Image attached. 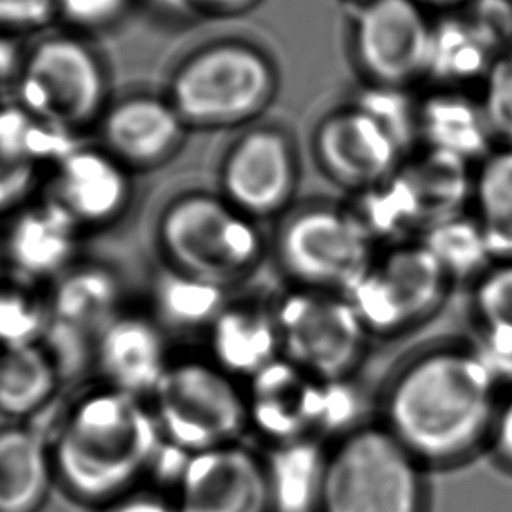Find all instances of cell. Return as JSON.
Instances as JSON below:
<instances>
[{"label": "cell", "instance_id": "cell-1", "mask_svg": "<svg viewBox=\"0 0 512 512\" xmlns=\"http://www.w3.org/2000/svg\"><path fill=\"white\" fill-rule=\"evenodd\" d=\"M502 397L474 344H441L393 374L377 421L425 469L451 467L488 446Z\"/></svg>", "mask_w": 512, "mask_h": 512}, {"label": "cell", "instance_id": "cell-2", "mask_svg": "<svg viewBox=\"0 0 512 512\" xmlns=\"http://www.w3.org/2000/svg\"><path fill=\"white\" fill-rule=\"evenodd\" d=\"M50 444L58 486L97 509L137 490L165 442L148 400L100 384L65 409Z\"/></svg>", "mask_w": 512, "mask_h": 512}, {"label": "cell", "instance_id": "cell-3", "mask_svg": "<svg viewBox=\"0 0 512 512\" xmlns=\"http://www.w3.org/2000/svg\"><path fill=\"white\" fill-rule=\"evenodd\" d=\"M316 512H427L425 467L379 423L328 446Z\"/></svg>", "mask_w": 512, "mask_h": 512}, {"label": "cell", "instance_id": "cell-4", "mask_svg": "<svg viewBox=\"0 0 512 512\" xmlns=\"http://www.w3.org/2000/svg\"><path fill=\"white\" fill-rule=\"evenodd\" d=\"M157 239L165 265L228 290L251 278L265 256L255 220L204 193L172 200L158 218Z\"/></svg>", "mask_w": 512, "mask_h": 512}, {"label": "cell", "instance_id": "cell-5", "mask_svg": "<svg viewBox=\"0 0 512 512\" xmlns=\"http://www.w3.org/2000/svg\"><path fill=\"white\" fill-rule=\"evenodd\" d=\"M148 402L165 444L186 455L242 442L249 432L244 386L209 358L171 362Z\"/></svg>", "mask_w": 512, "mask_h": 512}, {"label": "cell", "instance_id": "cell-6", "mask_svg": "<svg viewBox=\"0 0 512 512\" xmlns=\"http://www.w3.org/2000/svg\"><path fill=\"white\" fill-rule=\"evenodd\" d=\"M274 313L288 362L323 381L355 376L372 335L348 295L290 286Z\"/></svg>", "mask_w": 512, "mask_h": 512}, {"label": "cell", "instance_id": "cell-7", "mask_svg": "<svg viewBox=\"0 0 512 512\" xmlns=\"http://www.w3.org/2000/svg\"><path fill=\"white\" fill-rule=\"evenodd\" d=\"M271 93L264 58L241 44H216L174 72L169 102L186 127H225L258 113Z\"/></svg>", "mask_w": 512, "mask_h": 512}, {"label": "cell", "instance_id": "cell-8", "mask_svg": "<svg viewBox=\"0 0 512 512\" xmlns=\"http://www.w3.org/2000/svg\"><path fill=\"white\" fill-rule=\"evenodd\" d=\"M453 285L423 242H402L377 253L348 297L372 337H393L439 313Z\"/></svg>", "mask_w": 512, "mask_h": 512}, {"label": "cell", "instance_id": "cell-9", "mask_svg": "<svg viewBox=\"0 0 512 512\" xmlns=\"http://www.w3.org/2000/svg\"><path fill=\"white\" fill-rule=\"evenodd\" d=\"M376 241L355 214L314 209L295 216L276 244L278 264L295 288L348 295L376 258Z\"/></svg>", "mask_w": 512, "mask_h": 512}, {"label": "cell", "instance_id": "cell-10", "mask_svg": "<svg viewBox=\"0 0 512 512\" xmlns=\"http://www.w3.org/2000/svg\"><path fill=\"white\" fill-rule=\"evenodd\" d=\"M18 81L25 109L72 134L104 114L106 74L90 46L76 37L37 44L23 60Z\"/></svg>", "mask_w": 512, "mask_h": 512}, {"label": "cell", "instance_id": "cell-11", "mask_svg": "<svg viewBox=\"0 0 512 512\" xmlns=\"http://www.w3.org/2000/svg\"><path fill=\"white\" fill-rule=\"evenodd\" d=\"M176 488L179 512H274L264 456L242 442L188 456Z\"/></svg>", "mask_w": 512, "mask_h": 512}, {"label": "cell", "instance_id": "cell-12", "mask_svg": "<svg viewBox=\"0 0 512 512\" xmlns=\"http://www.w3.org/2000/svg\"><path fill=\"white\" fill-rule=\"evenodd\" d=\"M249 430L269 446L320 439L323 379L309 376L286 358H278L244 383Z\"/></svg>", "mask_w": 512, "mask_h": 512}, {"label": "cell", "instance_id": "cell-13", "mask_svg": "<svg viewBox=\"0 0 512 512\" xmlns=\"http://www.w3.org/2000/svg\"><path fill=\"white\" fill-rule=\"evenodd\" d=\"M432 36L413 0H374L358 22V53L374 78L397 85L428 69Z\"/></svg>", "mask_w": 512, "mask_h": 512}, {"label": "cell", "instance_id": "cell-14", "mask_svg": "<svg viewBox=\"0 0 512 512\" xmlns=\"http://www.w3.org/2000/svg\"><path fill=\"white\" fill-rule=\"evenodd\" d=\"M171 365L164 328L155 318L121 311L95 342L93 367L102 386L150 400Z\"/></svg>", "mask_w": 512, "mask_h": 512}, {"label": "cell", "instance_id": "cell-15", "mask_svg": "<svg viewBox=\"0 0 512 512\" xmlns=\"http://www.w3.org/2000/svg\"><path fill=\"white\" fill-rule=\"evenodd\" d=\"M50 199L83 230L106 227L130 206L128 167L106 150L76 148L58 164Z\"/></svg>", "mask_w": 512, "mask_h": 512}, {"label": "cell", "instance_id": "cell-16", "mask_svg": "<svg viewBox=\"0 0 512 512\" xmlns=\"http://www.w3.org/2000/svg\"><path fill=\"white\" fill-rule=\"evenodd\" d=\"M81 232L83 228L51 199L23 207L0 246L2 258L16 278L32 285L53 283L78 264Z\"/></svg>", "mask_w": 512, "mask_h": 512}, {"label": "cell", "instance_id": "cell-17", "mask_svg": "<svg viewBox=\"0 0 512 512\" xmlns=\"http://www.w3.org/2000/svg\"><path fill=\"white\" fill-rule=\"evenodd\" d=\"M227 200L251 220L286 206L293 192V164L285 139L271 130L244 137L223 169Z\"/></svg>", "mask_w": 512, "mask_h": 512}, {"label": "cell", "instance_id": "cell-18", "mask_svg": "<svg viewBox=\"0 0 512 512\" xmlns=\"http://www.w3.org/2000/svg\"><path fill=\"white\" fill-rule=\"evenodd\" d=\"M100 120L107 153L128 169L164 164L185 136V121L169 99L150 95L121 100L104 111Z\"/></svg>", "mask_w": 512, "mask_h": 512}, {"label": "cell", "instance_id": "cell-19", "mask_svg": "<svg viewBox=\"0 0 512 512\" xmlns=\"http://www.w3.org/2000/svg\"><path fill=\"white\" fill-rule=\"evenodd\" d=\"M206 334L209 360L244 383L281 358L274 302L228 300Z\"/></svg>", "mask_w": 512, "mask_h": 512}, {"label": "cell", "instance_id": "cell-20", "mask_svg": "<svg viewBox=\"0 0 512 512\" xmlns=\"http://www.w3.org/2000/svg\"><path fill=\"white\" fill-rule=\"evenodd\" d=\"M48 327L97 342L100 332L121 313L120 276L104 264L78 262L51 283Z\"/></svg>", "mask_w": 512, "mask_h": 512}, {"label": "cell", "instance_id": "cell-21", "mask_svg": "<svg viewBox=\"0 0 512 512\" xmlns=\"http://www.w3.org/2000/svg\"><path fill=\"white\" fill-rule=\"evenodd\" d=\"M318 146L332 174L355 185L386 178L402 150L392 134L362 109L330 118L321 128Z\"/></svg>", "mask_w": 512, "mask_h": 512}, {"label": "cell", "instance_id": "cell-22", "mask_svg": "<svg viewBox=\"0 0 512 512\" xmlns=\"http://www.w3.org/2000/svg\"><path fill=\"white\" fill-rule=\"evenodd\" d=\"M55 484L50 435L30 421L0 427V512H41Z\"/></svg>", "mask_w": 512, "mask_h": 512}, {"label": "cell", "instance_id": "cell-23", "mask_svg": "<svg viewBox=\"0 0 512 512\" xmlns=\"http://www.w3.org/2000/svg\"><path fill=\"white\" fill-rule=\"evenodd\" d=\"M474 348L502 386L512 381V260H498L472 281Z\"/></svg>", "mask_w": 512, "mask_h": 512}, {"label": "cell", "instance_id": "cell-24", "mask_svg": "<svg viewBox=\"0 0 512 512\" xmlns=\"http://www.w3.org/2000/svg\"><path fill=\"white\" fill-rule=\"evenodd\" d=\"M62 383L41 342L0 349V414L9 420H32L50 406Z\"/></svg>", "mask_w": 512, "mask_h": 512}, {"label": "cell", "instance_id": "cell-25", "mask_svg": "<svg viewBox=\"0 0 512 512\" xmlns=\"http://www.w3.org/2000/svg\"><path fill=\"white\" fill-rule=\"evenodd\" d=\"M328 446L314 437L269 446L264 460L274 512H316Z\"/></svg>", "mask_w": 512, "mask_h": 512}, {"label": "cell", "instance_id": "cell-26", "mask_svg": "<svg viewBox=\"0 0 512 512\" xmlns=\"http://www.w3.org/2000/svg\"><path fill=\"white\" fill-rule=\"evenodd\" d=\"M230 290L164 265L151 278V302L162 328L195 332L213 325L228 304Z\"/></svg>", "mask_w": 512, "mask_h": 512}, {"label": "cell", "instance_id": "cell-27", "mask_svg": "<svg viewBox=\"0 0 512 512\" xmlns=\"http://www.w3.org/2000/svg\"><path fill=\"white\" fill-rule=\"evenodd\" d=\"M74 148L72 132L37 118L22 104L0 107V160L37 165L60 164Z\"/></svg>", "mask_w": 512, "mask_h": 512}, {"label": "cell", "instance_id": "cell-28", "mask_svg": "<svg viewBox=\"0 0 512 512\" xmlns=\"http://www.w3.org/2000/svg\"><path fill=\"white\" fill-rule=\"evenodd\" d=\"M477 209L493 260H512V151L484 165L477 181Z\"/></svg>", "mask_w": 512, "mask_h": 512}, {"label": "cell", "instance_id": "cell-29", "mask_svg": "<svg viewBox=\"0 0 512 512\" xmlns=\"http://www.w3.org/2000/svg\"><path fill=\"white\" fill-rule=\"evenodd\" d=\"M449 278L455 281L481 276L495 260L477 221L463 220L458 214L428 227L421 239Z\"/></svg>", "mask_w": 512, "mask_h": 512}, {"label": "cell", "instance_id": "cell-30", "mask_svg": "<svg viewBox=\"0 0 512 512\" xmlns=\"http://www.w3.org/2000/svg\"><path fill=\"white\" fill-rule=\"evenodd\" d=\"M48 327V300L36 285L0 271V349L43 341Z\"/></svg>", "mask_w": 512, "mask_h": 512}, {"label": "cell", "instance_id": "cell-31", "mask_svg": "<svg viewBox=\"0 0 512 512\" xmlns=\"http://www.w3.org/2000/svg\"><path fill=\"white\" fill-rule=\"evenodd\" d=\"M425 125L439 153L460 162L483 148L486 127H490L484 113H477L469 102L460 99L432 102Z\"/></svg>", "mask_w": 512, "mask_h": 512}, {"label": "cell", "instance_id": "cell-32", "mask_svg": "<svg viewBox=\"0 0 512 512\" xmlns=\"http://www.w3.org/2000/svg\"><path fill=\"white\" fill-rule=\"evenodd\" d=\"M486 34L481 29L453 25L444 32H434L428 67H437L444 74H470L486 60Z\"/></svg>", "mask_w": 512, "mask_h": 512}, {"label": "cell", "instance_id": "cell-33", "mask_svg": "<svg viewBox=\"0 0 512 512\" xmlns=\"http://www.w3.org/2000/svg\"><path fill=\"white\" fill-rule=\"evenodd\" d=\"M484 116L491 130L512 143V53L500 58L488 72Z\"/></svg>", "mask_w": 512, "mask_h": 512}, {"label": "cell", "instance_id": "cell-34", "mask_svg": "<svg viewBox=\"0 0 512 512\" xmlns=\"http://www.w3.org/2000/svg\"><path fill=\"white\" fill-rule=\"evenodd\" d=\"M130 0H57V15L79 30L106 29L127 13Z\"/></svg>", "mask_w": 512, "mask_h": 512}, {"label": "cell", "instance_id": "cell-35", "mask_svg": "<svg viewBox=\"0 0 512 512\" xmlns=\"http://www.w3.org/2000/svg\"><path fill=\"white\" fill-rule=\"evenodd\" d=\"M57 15V0H0V30L43 29Z\"/></svg>", "mask_w": 512, "mask_h": 512}, {"label": "cell", "instance_id": "cell-36", "mask_svg": "<svg viewBox=\"0 0 512 512\" xmlns=\"http://www.w3.org/2000/svg\"><path fill=\"white\" fill-rule=\"evenodd\" d=\"M36 165L0 160V214L22 211L36 186Z\"/></svg>", "mask_w": 512, "mask_h": 512}, {"label": "cell", "instance_id": "cell-37", "mask_svg": "<svg viewBox=\"0 0 512 512\" xmlns=\"http://www.w3.org/2000/svg\"><path fill=\"white\" fill-rule=\"evenodd\" d=\"M488 446L495 460L512 472V392L502 397L493 420Z\"/></svg>", "mask_w": 512, "mask_h": 512}, {"label": "cell", "instance_id": "cell-38", "mask_svg": "<svg viewBox=\"0 0 512 512\" xmlns=\"http://www.w3.org/2000/svg\"><path fill=\"white\" fill-rule=\"evenodd\" d=\"M97 512H179L176 500L160 495L158 491L137 490L114 498L97 507Z\"/></svg>", "mask_w": 512, "mask_h": 512}, {"label": "cell", "instance_id": "cell-39", "mask_svg": "<svg viewBox=\"0 0 512 512\" xmlns=\"http://www.w3.org/2000/svg\"><path fill=\"white\" fill-rule=\"evenodd\" d=\"M23 60L25 57H22L15 39L0 30V85L20 76Z\"/></svg>", "mask_w": 512, "mask_h": 512}, {"label": "cell", "instance_id": "cell-40", "mask_svg": "<svg viewBox=\"0 0 512 512\" xmlns=\"http://www.w3.org/2000/svg\"><path fill=\"white\" fill-rule=\"evenodd\" d=\"M251 0H183L186 16L193 15L197 11H218L228 13L235 9L246 8Z\"/></svg>", "mask_w": 512, "mask_h": 512}, {"label": "cell", "instance_id": "cell-41", "mask_svg": "<svg viewBox=\"0 0 512 512\" xmlns=\"http://www.w3.org/2000/svg\"><path fill=\"white\" fill-rule=\"evenodd\" d=\"M430 2H437V4H444V2H453V0H430Z\"/></svg>", "mask_w": 512, "mask_h": 512}, {"label": "cell", "instance_id": "cell-42", "mask_svg": "<svg viewBox=\"0 0 512 512\" xmlns=\"http://www.w3.org/2000/svg\"><path fill=\"white\" fill-rule=\"evenodd\" d=\"M0 258H2V248H0ZM0 271H2V267H0Z\"/></svg>", "mask_w": 512, "mask_h": 512}]
</instances>
